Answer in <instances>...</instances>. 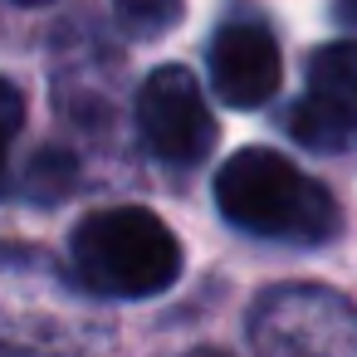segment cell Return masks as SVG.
I'll return each instance as SVG.
<instances>
[{"label": "cell", "mask_w": 357, "mask_h": 357, "mask_svg": "<svg viewBox=\"0 0 357 357\" xmlns=\"http://www.w3.org/2000/svg\"><path fill=\"white\" fill-rule=\"evenodd\" d=\"M215 206L235 230L289 245H323L342 225L328 186L269 147L230 152V162L215 172Z\"/></svg>", "instance_id": "cell-1"}, {"label": "cell", "mask_w": 357, "mask_h": 357, "mask_svg": "<svg viewBox=\"0 0 357 357\" xmlns=\"http://www.w3.org/2000/svg\"><path fill=\"white\" fill-rule=\"evenodd\" d=\"M69 259L98 298H152L181 279V240L147 206L89 211L69 235Z\"/></svg>", "instance_id": "cell-2"}, {"label": "cell", "mask_w": 357, "mask_h": 357, "mask_svg": "<svg viewBox=\"0 0 357 357\" xmlns=\"http://www.w3.org/2000/svg\"><path fill=\"white\" fill-rule=\"evenodd\" d=\"M137 128L152 157L172 167H196L215 147V118L206 108V93L191 69L162 64L137 89Z\"/></svg>", "instance_id": "cell-3"}, {"label": "cell", "mask_w": 357, "mask_h": 357, "mask_svg": "<svg viewBox=\"0 0 357 357\" xmlns=\"http://www.w3.org/2000/svg\"><path fill=\"white\" fill-rule=\"evenodd\" d=\"M289 132L308 152L357 147V40L323 45L308 59V89L289 113Z\"/></svg>", "instance_id": "cell-4"}, {"label": "cell", "mask_w": 357, "mask_h": 357, "mask_svg": "<svg viewBox=\"0 0 357 357\" xmlns=\"http://www.w3.org/2000/svg\"><path fill=\"white\" fill-rule=\"evenodd\" d=\"M284 64H279V45L264 25H225L211 45V84L230 108H259L279 93Z\"/></svg>", "instance_id": "cell-5"}, {"label": "cell", "mask_w": 357, "mask_h": 357, "mask_svg": "<svg viewBox=\"0 0 357 357\" xmlns=\"http://www.w3.org/2000/svg\"><path fill=\"white\" fill-rule=\"evenodd\" d=\"M79 181V162L69 157V152H40V162H35V172H30V191L35 196H45V201H54V196H64L69 186Z\"/></svg>", "instance_id": "cell-6"}, {"label": "cell", "mask_w": 357, "mask_h": 357, "mask_svg": "<svg viewBox=\"0 0 357 357\" xmlns=\"http://www.w3.org/2000/svg\"><path fill=\"white\" fill-rule=\"evenodd\" d=\"M118 10L137 30H172L181 20V0H118Z\"/></svg>", "instance_id": "cell-7"}, {"label": "cell", "mask_w": 357, "mask_h": 357, "mask_svg": "<svg viewBox=\"0 0 357 357\" xmlns=\"http://www.w3.org/2000/svg\"><path fill=\"white\" fill-rule=\"evenodd\" d=\"M20 128H25V98L10 79H0V167H6L10 142L20 137Z\"/></svg>", "instance_id": "cell-8"}, {"label": "cell", "mask_w": 357, "mask_h": 357, "mask_svg": "<svg viewBox=\"0 0 357 357\" xmlns=\"http://www.w3.org/2000/svg\"><path fill=\"white\" fill-rule=\"evenodd\" d=\"M186 357H230V352H220V347H191Z\"/></svg>", "instance_id": "cell-9"}, {"label": "cell", "mask_w": 357, "mask_h": 357, "mask_svg": "<svg viewBox=\"0 0 357 357\" xmlns=\"http://www.w3.org/2000/svg\"><path fill=\"white\" fill-rule=\"evenodd\" d=\"M20 6H50V0H20Z\"/></svg>", "instance_id": "cell-10"}, {"label": "cell", "mask_w": 357, "mask_h": 357, "mask_svg": "<svg viewBox=\"0 0 357 357\" xmlns=\"http://www.w3.org/2000/svg\"><path fill=\"white\" fill-rule=\"evenodd\" d=\"M347 6H352V15H357V0H347Z\"/></svg>", "instance_id": "cell-11"}]
</instances>
